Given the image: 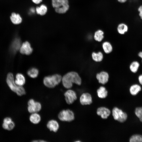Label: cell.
Wrapping results in <instances>:
<instances>
[{
  "label": "cell",
  "mask_w": 142,
  "mask_h": 142,
  "mask_svg": "<svg viewBox=\"0 0 142 142\" xmlns=\"http://www.w3.org/2000/svg\"><path fill=\"white\" fill-rule=\"evenodd\" d=\"M97 114L103 119H106L110 115L111 111L108 108L104 107L98 108L97 110Z\"/></svg>",
  "instance_id": "13"
},
{
  "label": "cell",
  "mask_w": 142,
  "mask_h": 142,
  "mask_svg": "<svg viewBox=\"0 0 142 142\" xmlns=\"http://www.w3.org/2000/svg\"><path fill=\"white\" fill-rule=\"evenodd\" d=\"M33 3L36 4H38L41 3L42 0H32Z\"/></svg>",
  "instance_id": "31"
},
{
  "label": "cell",
  "mask_w": 142,
  "mask_h": 142,
  "mask_svg": "<svg viewBox=\"0 0 142 142\" xmlns=\"http://www.w3.org/2000/svg\"><path fill=\"white\" fill-rule=\"evenodd\" d=\"M102 47L104 52L109 54L112 51L113 47L111 44L108 42H105L102 44Z\"/></svg>",
  "instance_id": "23"
},
{
  "label": "cell",
  "mask_w": 142,
  "mask_h": 142,
  "mask_svg": "<svg viewBox=\"0 0 142 142\" xmlns=\"http://www.w3.org/2000/svg\"><path fill=\"white\" fill-rule=\"evenodd\" d=\"M80 104L83 105H89L92 102V98L91 95L88 93H83L80 98Z\"/></svg>",
  "instance_id": "10"
},
{
  "label": "cell",
  "mask_w": 142,
  "mask_h": 142,
  "mask_svg": "<svg viewBox=\"0 0 142 142\" xmlns=\"http://www.w3.org/2000/svg\"><path fill=\"white\" fill-rule=\"evenodd\" d=\"M63 86L65 88L70 89L73 83L80 85L82 83V79L77 72L72 71L69 72L62 77V81Z\"/></svg>",
  "instance_id": "1"
},
{
  "label": "cell",
  "mask_w": 142,
  "mask_h": 142,
  "mask_svg": "<svg viewBox=\"0 0 142 142\" xmlns=\"http://www.w3.org/2000/svg\"><path fill=\"white\" fill-rule=\"evenodd\" d=\"M53 7L55 11L59 14H64L69 9L68 0H52Z\"/></svg>",
  "instance_id": "3"
},
{
  "label": "cell",
  "mask_w": 142,
  "mask_h": 142,
  "mask_svg": "<svg viewBox=\"0 0 142 142\" xmlns=\"http://www.w3.org/2000/svg\"><path fill=\"white\" fill-rule=\"evenodd\" d=\"M22 44L20 39L18 38H15L13 41L11 46L12 51L15 53L19 50Z\"/></svg>",
  "instance_id": "15"
},
{
  "label": "cell",
  "mask_w": 142,
  "mask_h": 142,
  "mask_svg": "<svg viewBox=\"0 0 142 142\" xmlns=\"http://www.w3.org/2000/svg\"><path fill=\"white\" fill-rule=\"evenodd\" d=\"M47 126L50 131L54 132H57L59 128L58 123L54 119L49 121L47 123Z\"/></svg>",
  "instance_id": "14"
},
{
  "label": "cell",
  "mask_w": 142,
  "mask_h": 142,
  "mask_svg": "<svg viewBox=\"0 0 142 142\" xmlns=\"http://www.w3.org/2000/svg\"><path fill=\"white\" fill-rule=\"evenodd\" d=\"M128 27L124 23H121L118 26L117 30L118 32L121 34H124L127 32Z\"/></svg>",
  "instance_id": "27"
},
{
  "label": "cell",
  "mask_w": 142,
  "mask_h": 142,
  "mask_svg": "<svg viewBox=\"0 0 142 142\" xmlns=\"http://www.w3.org/2000/svg\"><path fill=\"white\" fill-rule=\"evenodd\" d=\"M141 90V87L138 84H134L132 85L129 89L130 92L133 95H136Z\"/></svg>",
  "instance_id": "21"
},
{
  "label": "cell",
  "mask_w": 142,
  "mask_h": 142,
  "mask_svg": "<svg viewBox=\"0 0 142 142\" xmlns=\"http://www.w3.org/2000/svg\"><path fill=\"white\" fill-rule=\"evenodd\" d=\"M112 114L115 120L121 123L125 121L127 118L126 113L117 107H115L113 109Z\"/></svg>",
  "instance_id": "6"
},
{
  "label": "cell",
  "mask_w": 142,
  "mask_h": 142,
  "mask_svg": "<svg viewBox=\"0 0 142 142\" xmlns=\"http://www.w3.org/2000/svg\"><path fill=\"white\" fill-rule=\"evenodd\" d=\"M28 105V111L31 114L38 113L40 110L42 108V105L40 103L35 101L33 99H31L29 100Z\"/></svg>",
  "instance_id": "7"
},
{
  "label": "cell",
  "mask_w": 142,
  "mask_h": 142,
  "mask_svg": "<svg viewBox=\"0 0 142 142\" xmlns=\"http://www.w3.org/2000/svg\"><path fill=\"white\" fill-rule=\"evenodd\" d=\"M94 37L96 41L98 42L101 41L104 38L103 32L100 30L97 31L94 33Z\"/></svg>",
  "instance_id": "25"
},
{
  "label": "cell",
  "mask_w": 142,
  "mask_h": 142,
  "mask_svg": "<svg viewBox=\"0 0 142 142\" xmlns=\"http://www.w3.org/2000/svg\"><path fill=\"white\" fill-rule=\"evenodd\" d=\"M130 142H142V135L134 134L130 138Z\"/></svg>",
  "instance_id": "28"
},
{
  "label": "cell",
  "mask_w": 142,
  "mask_h": 142,
  "mask_svg": "<svg viewBox=\"0 0 142 142\" xmlns=\"http://www.w3.org/2000/svg\"><path fill=\"white\" fill-rule=\"evenodd\" d=\"M29 120L32 123L37 124L39 123L41 120L40 115L38 113H31L29 117Z\"/></svg>",
  "instance_id": "18"
},
{
  "label": "cell",
  "mask_w": 142,
  "mask_h": 142,
  "mask_svg": "<svg viewBox=\"0 0 142 142\" xmlns=\"http://www.w3.org/2000/svg\"><path fill=\"white\" fill-rule=\"evenodd\" d=\"M138 80L140 84L142 85V74L139 76L138 78Z\"/></svg>",
  "instance_id": "32"
},
{
  "label": "cell",
  "mask_w": 142,
  "mask_h": 142,
  "mask_svg": "<svg viewBox=\"0 0 142 142\" xmlns=\"http://www.w3.org/2000/svg\"><path fill=\"white\" fill-rule=\"evenodd\" d=\"M109 77L108 74L105 71L101 72L96 75V78L99 82L102 84H104L108 82Z\"/></svg>",
  "instance_id": "11"
},
{
  "label": "cell",
  "mask_w": 142,
  "mask_h": 142,
  "mask_svg": "<svg viewBox=\"0 0 142 142\" xmlns=\"http://www.w3.org/2000/svg\"><path fill=\"white\" fill-rule=\"evenodd\" d=\"M10 18L12 22L15 24H19L22 21V18L20 15L15 13H12Z\"/></svg>",
  "instance_id": "17"
},
{
  "label": "cell",
  "mask_w": 142,
  "mask_h": 142,
  "mask_svg": "<svg viewBox=\"0 0 142 142\" xmlns=\"http://www.w3.org/2000/svg\"><path fill=\"white\" fill-rule=\"evenodd\" d=\"M119 2L120 3H123L126 2L127 0H118Z\"/></svg>",
  "instance_id": "35"
},
{
  "label": "cell",
  "mask_w": 142,
  "mask_h": 142,
  "mask_svg": "<svg viewBox=\"0 0 142 142\" xmlns=\"http://www.w3.org/2000/svg\"><path fill=\"white\" fill-rule=\"evenodd\" d=\"M138 11L139 12V15L140 18L142 19V5L139 6L138 8Z\"/></svg>",
  "instance_id": "30"
},
{
  "label": "cell",
  "mask_w": 142,
  "mask_h": 142,
  "mask_svg": "<svg viewBox=\"0 0 142 142\" xmlns=\"http://www.w3.org/2000/svg\"><path fill=\"white\" fill-rule=\"evenodd\" d=\"M65 100L68 104H72L77 98V94L73 90L68 89L64 93Z\"/></svg>",
  "instance_id": "8"
},
{
  "label": "cell",
  "mask_w": 142,
  "mask_h": 142,
  "mask_svg": "<svg viewBox=\"0 0 142 142\" xmlns=\"http://www.w3.org/2000/svg\"><path fill=\"white\" fill-rule=\"evenodd\" d=\"M39 70L35 68H32L30 69L27 71V74L30 77L35 78L37 77L39 74Z\"/></svg>",
  "instance_id": "24"
},
{
  "label": "cell",
  "mask_w": 142,
  "mask_h": 142,
  "mask_svg": "<svg viewBox=\"0 0 142 142\" xmlns=\"http://www.w3.org/2000/svg\"><path fill=\"white\" fill-rule=\"evenodd\" d=\"M35 10L37 14L41 16H43L46 13L47 8L46 5L42 4L39 7H37Z\"/></svg>",
  "instance_id": "20"
},
{
  "label": "cell",
  "mask_w": 142,
  "mask_h": 142,
  "mask_svg": "<svg viewBox=\"0 0 142 142\" xmlns=\"http://www.w3.org/2000/svg\"><path fill=\"white\" fill-rule=\"evenodd\" d=\"M92 57L93 59L96 62L102 61L103 58L102 53L100 52L98 53L93 52L92 54Z\"/></svg>",
  "instance_id": "22"
},
{
  "label": "cell",
  "mask_w": 142,
  "mask_h": 142,
  "mask_svg": "<svg viewBox=\"0 0 142 142\" xmlns=\"http://www.w3.org/2000/svg\"><path fill=\"white\" fill-rule=\"evenodd\" d=\"M7 83L11 89L16 93L19 96H21L26 94L24 88L22 86L17 85L14 82L13 75L11 73H9L6 79Z\"/></svg>",
  "instance_id": "2"
},
{
  "label": "cell",
  "mask_w": 142,
  "mask_h": 142,
  "mask_svg": "<svg viewBox=\"0 0 142 142\" xmlns=\"http://www.w3.org/2000/svg\"><path fill=\"white\" fill-rule=\"evenodd\" d=\"M19 50L21 54L26 55H30L33 51L30 44L27 41L22 44Z\"/></svg>",
  "instance_id": "9"
},
{
  "label": "cell",
  "mask_w": 142,
  "mask_h": 142,
  "mask_svg": "<svg viewBox=\"0 0 142 142\" xmlns=\"http://www.w3.org/2000/svg\"><path fill=\"white\" fill-rule=\"evenodd\" d=\"M62 77L60 75L58 74L47 76L44 78L43 83L47 87L53 88L60 83L62 81Z\"/></svg>",
  "instance_id": "4"
},
{
  "label": "cell",
  "mask_w": 142,
  "mask_h": 142,
  "mask_svg": "<svg viewBox=\"0 0 142 142\" xmlns=\"http://www.w3.org/2000/svg\"><path fill=\"white\" fill-rule=\"evenodd\" d=\"M30 12L31 13H33L35 12V9L33 8H32L30 9Z\"/></svg>",
  "instance_id": "33"
},
{
  "label": "cell",
  "mask_w": 142,
  "mask_h": 142,
  "mask_svg": "<svg viewBox=\"0 0 142 142\" xmlns=\"http://www.w3.org/2000/svg\"><path fill=\"white\" fill-rule=\"evenodd\" d=\"M138 56L142 59V51L139 52L138 54Z\"/></svg>",
  "instance_id": "34"
},
{
  "label": "cell",
  "mask_w": 142,
  "mask_h": 142,
  "mask_svg": "<svg viewBox=\"0 0 142 142\" xmlns=\"http://www.w3.org/2000/svg\"><path fill=\"white\" fill-rule=\"evenodd\" d=\"M135 113L136 116L139 118L140 121L142 122V107L136 108Z\"/></svg>",
  "instance_id": "29"
},
{
  "label": "cell",
  "mask_w": 142,
  "mask_h": 142,
  "mask_svg": "<svg viewBox=\"0 0 142 142\" xmlns=\"http://www.w3.org/2000/svg\"><path fill=\"white\" fill-rule=\"evenodd\" d=\"M58 117L61 121L70 122L74 119V115L73 112L70 109L63 110L59 113Z\"/></svg>",
  "instance_id": "5"
},
{
  "label": "cell",
  "mask_w": 142,
  "mask_h": 142,
  "mask_svg": "<svg viewBox=\"0 0 142 142\" xmlns=\"http://www.w3.org/2000/svg\"><path fill=\"white\" fill-rule=\"evenodd\" d=\"M2 126L5 129L11 130L14 128L15 124L11 118L7 117L4 119Z\"/></svg>",
  "instance_id": "12"
},
{
  "label": "cell",
  "mask_w": 142,
  "mask_h": 142,
  "mask_svg": "<svg viewBox=\"0 0 142 142\" xmlns=\"http://www.w3.org/2000/svg\"><path fill=\"white\" fill-rule=\"evenodd\" d=\"M15 83L18 85L22 86L25 83L26 79L24 76L22 74L18 73L16 76L14 80Z\"/></svg>",
  "instance_id": "16"
},
{
  "label": "cell",
  "mask_w": 142,
  "mask_h": 142,
  "mask_svg": "<svg viewBox=\"0 0 142 142\" xmlns=\"http://www.w3.org/2000/svg\"><path fill=\"white\" fill-rule=\"evenodd\" d=\"M140 64L137 61H134L132 62L130 64L129 66V69L132 73H136L139 68Z\"/></svg>",
  "instance_id": "26"
},
{
  "label": "cell",
  "mask_w": 142,
  "mask_h": 142,
  "mask_svg": "<svg viewBox=\"0 0 142 142\" xmlns=\"http://www.w3.org/2000/svg\"><path fill=\"white\" fill-rule=\"evenodd\" d=\"M97 93L98 97L101 98H105L108 95V91L103 86L100 87L97 89Z\"/></svg>",
  "instance_id": "19"
}]
</instances>
